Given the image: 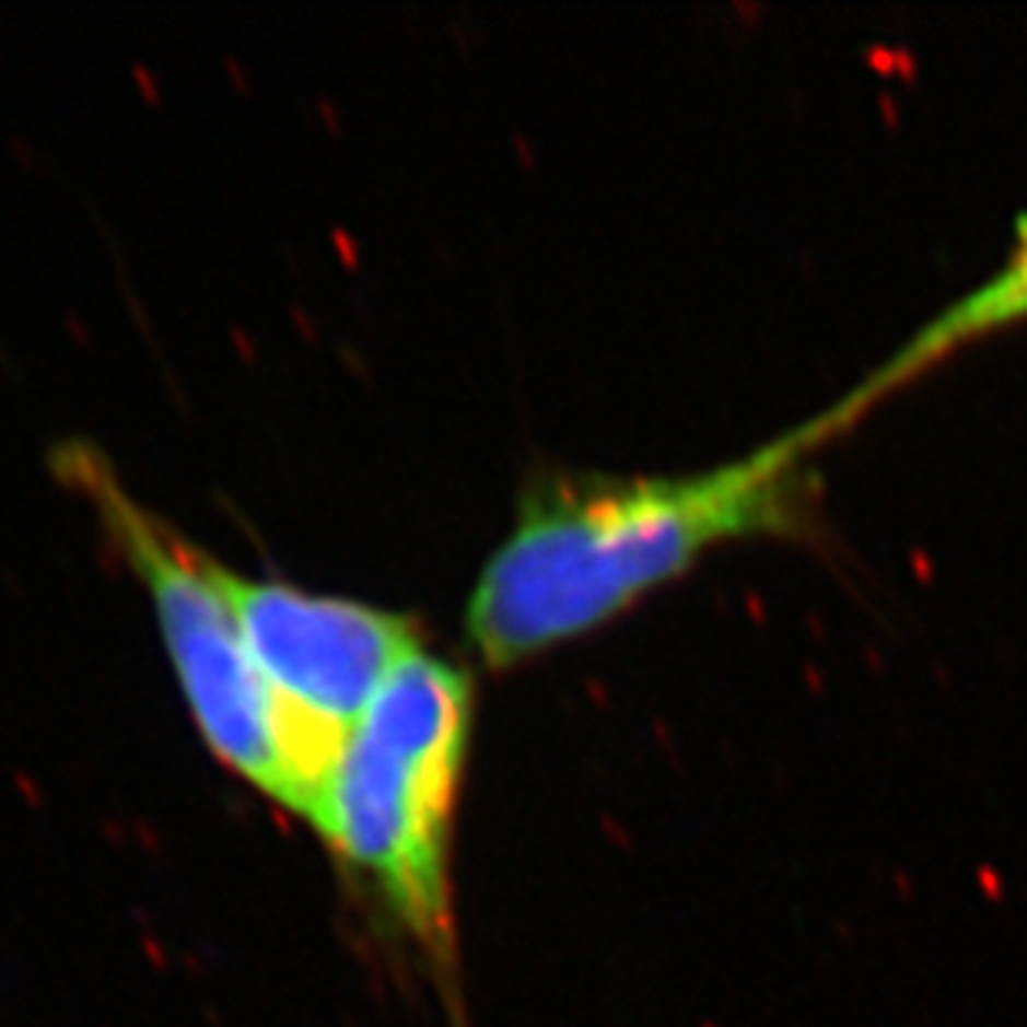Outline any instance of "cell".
Instances as JSON below:
<instances>
[{
  "label": "cell",
  "instance_id": "6da1fadb",
  "mask_svg": "<svg viewBox=\"0 0 1027 1027\" xmlns=\"http://www.w3.org/2000/svg\"><path fill=\"white\" fill-rule=\"evenodd\" d=\"M831 436L821 412L692 476L536 479L466 603L472 652L489 668H512L606 626L725 542L795 529L805 463Z\"/></svg>",
  "mask_w": 1027,
  "mask_h": 1027
},
{
  "label": "cell",
  "instance_id": "7a4b0ae2",
  "mask_svg": "<svg viewBox=\"0 0 1027 1027\" xmlns=\"http://www.w3.org/2000/svg\"><path fill=\"white\" fill-rule=\"evenodd\" d=\"M469 732L472 678L416 649L380 685L310 812L323 841L436 955L453 934L450 838Z\"/></svg>",
  "mask_w": 1027,
  "mask_h": 1027
},
{
  "label": "cell",
  "instance_id": "3957f363",
  "mask_svg": "<svg viewBox=\"0 0 1027 1027\" xmlns=\"http://www.w3.org/2000/svg\"><path fill=\"white\" fill-rule=\"evenodd\" d=\"M50 463L94 505L107 536L147 585L187 705L213 755L267 798L290 805L277 705L217 582V559L127 492L91 443L57 446Z\"/></svg>",
  "mask_w": 1027,
  "mask_h": 1027
},
{
  "label": "cell",
  "instance_id": "277c9868",
  "mask_svg": "<svg viewBox=\"0 0 1027 1027\" xmlns=\"http://www.w3.org/2000/svg\"><path fill=\"white\" fill-rule=\"evenodd\" d=\"M280 719L290 812L310 818L339 751L389 672L419 645V622L357 598L249 579L217 562Z\"/></svg>",
  "mask_w": 1027,
  "mask_h": 1027
},
{
  "label": "cell",
  "instance_id": "5b68a950",
  "mask_svg": "<svg viewBox=\"0 0 1027 1027\" xmlns=\"http://www.w3.org/2000/svg\"><path fill=\"white\" fill-rule=\"evenodd\" d=\"M1024 319H1027V220L1020 223V236L1014 249L1007 253V264L988 283H981L978 290L952 303L945 313H937L931 323H924L865 383H859L844 399H838L828 409L831 430L841 433L848 422L868 412L891 389L905 386L918 373L931 370L955 350L968 347V342L984 339Z\"/></svg>",
  "mask_w": 1027,
  "mask_h": 1027
}]
</instances>
